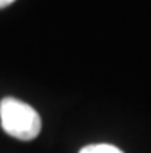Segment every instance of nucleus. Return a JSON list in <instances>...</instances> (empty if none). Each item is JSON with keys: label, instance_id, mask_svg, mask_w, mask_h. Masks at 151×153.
Wrapping results in <instances>:
<instances>
[{"label": "nucleus", "instance_id": "f257e3e1", "mask_svg": "<svg viewBox=\"0 0 151 153\" xmlns=\"http://www.w3.org/2000/svg\"><path fill=\"white\" fill-rule=\"evenodd\" d=\"M2 128L13 138L31 141L42 130V119L31 105L15 97H5L0 102Z\"/></svg>", "mask_w": 151, "mask_h": 153}, {"label": "nucleus", "instance_id": "f03ea898", "mask_svg": "<svg viewBox=\"0 0 151 153\" xmlns=\"http://www.w3.org/2000/svg\"><path fill=\"white\" fill-rule=\"evenodd\" d=\"M79 153H123V152L111 146V144H91V146L83 147Z\"/></svg>", "mask_w": 151, "mask_h": 153}, {"label": "nucleus", "instance_id": "7ed1b4c3", "mask_svg": "<svg viewBox=\"0 0 151 153\" xmlns=\"http://www.w3.org/2000/svg\"><path fill=\"white\" fill-rule=\"evenodd\" d=\"M13 2H15V0H0V8H5L8 5H11Z\"/></svg>", "mask_w": 151, "mask_h": 153}]
</instances>
